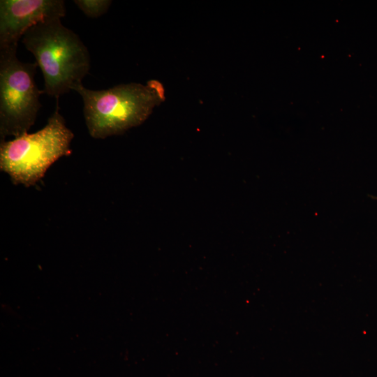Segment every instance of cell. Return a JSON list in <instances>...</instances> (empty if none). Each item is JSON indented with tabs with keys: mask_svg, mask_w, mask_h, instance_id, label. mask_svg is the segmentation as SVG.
<instances>
[{
	"mask_svg": "<svg viewBox=\"0 0 377 377\" xmlns=\"http://www.w3.org/2000/svg\"><path fill=\"white\" fill-rule=\"evenodd\" d=\"M371 198H372L373 199L377 200V197H376V196H371Z\"/></svg>",
	"mask_w": 377,
	"mask_h": 377,
	"instance_id": "52a82bcc",
	"label": "cell"
},
{
	"mask_svg": "<svg viewBox=\"0 0 377 377\" xmlns=\"http://www.w3.org/2000/svg\"><path fill=\"white\" fill-rule=\"evenodd\" d=\"M63 0H1L0 51H15L20 39L31 27L66 15Z\"/></svg>",
	"mask_w": 377,
	"mask_h": 377,
	"instance_id": "5b68a950",
	"label": "cell"
},
{
	"mask_svg": "<svg viewBox=\"0 0 377 377\" xmlns=\"http://www.w3.org/2000/svg\"><path fill=\"white\" fill-rule=\"evenodd\" d=\"M73 91L82 98L88 131L96 139L120 135L142 124L165 99L164 87L156 80L145 85L131 82L103 90L89 89L81 84Z\"/></svg>",
	"mask_w": 377,
	"mask_h": 377,
	"instance_id": "7a4b0ae2",
	"label": "cell"
},
{
	"mask_svg": "<svg viewBox=\"0 0 377 377\" xmlns=\"http://www.w3.org/2000/svg\"><path fill=\"white\" fill-rule=\"evenodd\" d=\"M15 51H0V137L20 136L34 124L41 107L34 80L37 64L20 61Z\"/></svg>",
	"mask_w": 377,
	"mask_h": 377,
	"instance_id": "277c9868",
	"label": "cell"
},
{
	"mask_svg": "<svg viewBox=\"0 0 377 377\" xmlns=\"http://www.w3.org/2000/svg\"><path fill=\"white\" fill-rule=\"evenodd\" d=\"M73 137L59 112L57 101L55 110L43 128L1 141V170L10 176L14 184L31 186L44 177L55 161L71 155Z\"/></svg>",
	"mask_w": 377,
	"mask_h": 377,
	"instance_id": "3957f363",
	"label": "cell"
},
{
	"mask_svg": "<svg viewBox=\"0 0 377 377\" xmlns=\"http://www.w3.org/2000/svg\"><path fill=\"white\" fill-rule=\"evenodd\" d=\"M22 43L43 73L44 91L59 98L82 84L90 69V56L81 38L60 18L39 22L22 36Z\"/></svg>",
	"mask_w": 377,
	"mask_h": 377,
	"instance_id": "6da1fadb",
	"label": "cell"
},
{
	"mask_svg": "<svg viewBox=\"0 0 377 377\" xmlns=\"http://www.w3.org/2000/svg\"><path fill=\"white\" fill-rule=\"evenodd\" d=\"M74 3L89 17L96 18L109 9L110 0H75Z\"/></svg>",
	"mask_w": 377,
	"mask_h": 377,
	"instance_id": "8992f818",
	"label": "cell"
}]
</instances>
